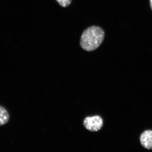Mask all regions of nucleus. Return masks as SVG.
<instances>
[{
    "label": "nucleus",
    "instance_id": "nucleus-6",
    "mask_svg": "<svg viewBox=\"0 0 152 152\" xmlns=\"http://www.w3.org/2000/svg\"><path fill=\"white\" fill-rule=\"evenodd\" d=\"M150 2H151V5L152 10V0H150Z\"/></svg>",
    "mask_w": 152,
    "mask_h": 152
},
{
    "label": "nucleus",
    "instance_id": "nucleus-2",
    "mask_svg": "<svg viewBox=\"0 0 152 152\" xmlns=\"http://www.w3.org/2000/svg\"><path fill=\"white\" fill-rule=\"evenodd\" d=\"M85 127L91 132H98L102 129L103 125L102 119L99 116L88 117L84 121Z\"/></svg>",
    "mask_w": 152,
    "mask_h": 152
},
{
    "label": "nucleus",
    "instance_id": "nucleus-3",
    "mask_svg": "<svg viewBox=\"0 0 152 152\" xmlns=\"http://www.w3.org/2000/svg\"><path fill=\"white\" fill-rule=\"evenodd\" d=\"M141 144L148 150L152 149V131L146 130L142 133L140 137Z\"/></svg>",
    "mask_w": 152,
    "mask_h": 152
},
{
    "label": "nucleus",
    "instance_id": "nucleus-1",
    "mask_svg": "<svg viewBox=\"0 0 152 152\" xmlns=\"http://www.w3.org/2000/svg\"><path fill=\"white\" fill-rule=\"evenodd\" d=\"M105 33L104 30L97 26H92L84 31L80 40L82 48L88 52L96 50L103 42Z\"/></svg>",
    "mask_w": 152,
    "mask_h": 152
},
{
    "label": "nucleus",
    "instance_id": "nucleus-4",
    "mask_svg": "<svg viewBox=\"0 0 152 152\" xmlns=\"http://www.w3.org/2000/svg\"><path fill=\"white\" fill-rule=\"evenodd\" d=\"M10 120L8 112L2 106H0V126L6 124Z\"/></svg>",
    "mask_w": 152,
    "mask_h": 152
},
{
    "label": "nucleus",
    "instance_id": "nucleus-5",
    "mask_svg": "<svg viewBox=\"0 0 152 152\" xmlns=\"http://www.w3.org/2000/svg\"><path fill=\"white\" fill-rule=\"evenodd\" d=\"M59 4L62 7H66L69 6L72 3V0H56Z\"/></svg>",
    "mask_w": 152,
    "mask_h": 152
}]
</instances>
